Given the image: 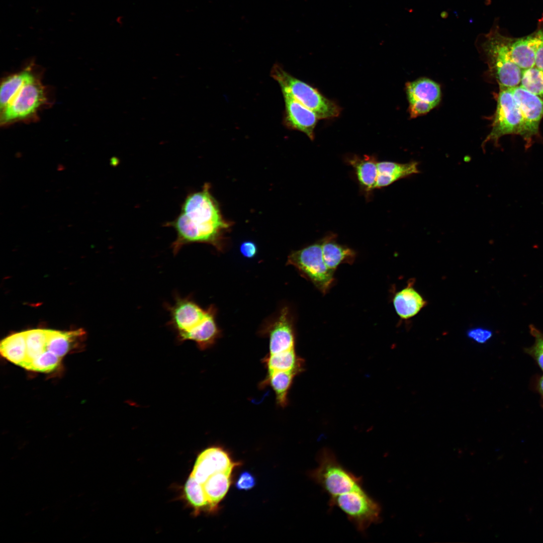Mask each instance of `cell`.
Returning <instances> with one entry per match:
<instances>
[{
    "instance_id": "18",
    "label": "cell",
    "mask_w": 543,
    "mask_h": 543,
    "mask_svg": "<svg viewBox=\"0 0 543 543\" xmlns=\"http://www.w3.org/2000/svg\"><path fill=\"white\" fill-rule=\"evenodd\" d=\"M393 302L397 314L404 319L414 316L426 305V301L411 285L397 292Z\"/></svg>"
},
{
    "instance_id": "12",
    "label": "cell",
    "mask_w": 543,
    "mask_h": 543,
    "mask_svg": "<svg viewBox=\"0 0 543 543\" xmlns=\"http://www.w3.org/2000/svg\"><path fill=\"white\" fill-rule=\"evenodd\" d=\"M238 465V463L232 462L228 454L221 447H210L198 455L190 476L202 484L214 473Z\"/></svg>"
},
{
    "instance_id": "29",
    "label": "cell",
    "mask_w": 543,
    "mask_h": 543,
    "mask_svg": "<svg viewBox=\"0 0 543 543\" xmlns=\"http://www.w3.org/2000/svg\"><path fill=\"white\" fill-rule=\"evenodd\" d=\"M519 85L543 100V71L535 66L523 70Z\"/></svg>"
},
{
    "instance_id": "31",
    "label": "cell",
    "mask_w": 543,
    "mask_h": 543,
    "mask_svg": "<svg viewBox=\"0 0 543 543\" xmlns=\"http://www.w3.org/2000/svg\"><path fill=\"white\" fill-rule=\"evenodd\" d=\"M530 333L535 341L530 347L525 349L526 353L530 355L543 371V333L534 326H529Z\"/></svg>"
},
{
    "instance_id": "20",
    "label": "cell",
    "mask_w": 543,
    "mask_h": 543,
    "mask_svg": "<svg viewBox=\"0 0 543 543\" xmlns=\"http://www.w3.org/2000/svg\"><path fill=\"white\" fill-rule=\"evenodd\" d=\"M215 313L214 307L210 306L207 317L200 326L187 336L186 340L193 341L202 350L212 346L220 335V330L215 320Z\"/></svg>"
},
{
    "instance_id": "10",
    "label": "cell",
    "mask_w": 543,
    "mask_h": 543,
    "mask_svg": "<svg viewBox=\"0 0 543 543\" xmlns=\"http://www.w3.org/2000/svg\"><path fill=\"white\" fill-rule=\"evenodd\" d=\"M523 120L521 136L529 145L533 137L538 133L543 116V100L518 85L510 88Z\"/></svg>"
},
{
    "instance_id": "1",
    "label": "cell",
    "mask_w": 543,
    "mask_h": 543,
    "mask_svg": "<svg viewBox=\"0 0 543 543\" xmlns=\"http://www.w3.org/2000/svg\"><path fill=\"white\" fill-rule=\"evenodd\" d=\"M165 225L176 231L171 244L176 254L184 245L193 243H207L221 249L223 234L231 224L223 218L210 185L206 183L201 191L187 195L179 215Z\"/></svg>"
},
{
    "instance_id": "7",
    "label": "cell",
    "mask_w": 543,
    "mask_h": 543,
    "mask_svg": "<svg viewBox=\"0 0 543 543\" xmlns=\"http://www.w3.org/2000/svg\"><path fill=\"white\" fill-rule=\"evenodd\" d=\"M523 120L510 88L499 87L496 110L492 130L483 144L489 141L497 144L499 139L508 134L522 135Z\"/></svg>"
},
{
    "instance_id": "5",
    "label": "cell",
    "mask_w": 543,
    "mask_h": 543,
    "mask_svg": "<svg viewBox=\"0 0 543 543\" xmlns=\"http://www.w3.org/2000/svg\"><path fill=\"white\" fill-rule=\"evenodd\" d=\"M329 506L339 508L361 532L372 524L381 521L382 508L380 504L363 488L330 498Z\"/></svg>"
},
{
    "instance_id": "8",
    "label": "cell",
    "mask_w": 543,
    "mask_h": 543,
    "mask_svg": "<svg viewBox=\"0 0 543 543\" xmlns=\"http://www.w3.org/2000/svg\"><path fill=\"white\" fill-rule=\"evenodd\" d=\"M170 316L169 325L175 331L178 342L186 341L207 317L209 307L204 309L189 296L175 295L172 305L165 306Z\"/></svg>"
},
{
    "instance_id": "26",
    "label": "cell",
    "mask_w": 543,
    "mask_h": 543,
    "mask_svg": "<svg viewBox=\"0 0 543 543\" xmlns=\"http://www.w3.org/2000/svg\"><path fill=\"white\" fill-rule=\"evenodd\" d=\"M35 77L29 68L6 77L1 86V111L8 105L25 83Z\"/></svg>"
},
{
    "instance_id": "9",
    "label": "cell",
    "mask_w": 543,
    "mask_h": 543,
    "mask_svg": "<svg viewBox=\"0 0 543 543\" xmlns=\"http://www.w3.org/2000/svg\"><path fill=\"white\" fill-rule=\"evenodd\" d=\"M44 89L35 77L25 83L1 111V123L6 124L32 116L45 103Z\"/></svg>"
},
{
    "instance_id": "24",
    "label": "cell",
    "mask_w": 543,
    "mask_h": 543,
    "mask_svg": "<svg viewBox=\"0 0 543 543\" xmlns=\"http://www.w3.org/2000/svg\"><path fill=\"white\" fill-rule=\"evenodd\" d=\"M0 351L8 360L23 367L26 358L25 331L12 334L4 339L1 343Z\"/></svg>"
},
{
    "instance_id": "4",
    "label": "cell",
    "mask_w": 543,
    "mask_h": 543,
    "mask_svg": "<svg viewBox=\"0 0 543 543\" xmlns=\"http://www.w3.org/2000/svg\"><path fill=\"white\" fill-rule=\"evenodd\" d=\"M270 75L279 83L283 93L290 95L314 112L319 119H329L339 115L340 108L334 103L314 87L292 76L280 65H274Z\"/></svg>"
},
{
    "instance_id": "13",
    "label": "cell",
    "mask_w": 543,
    "mask_h": 543,
    "mask_svg": "<svg viewBox=\"0 0 543 543\" xmlns=\"http://www.w3.org/2000/svg\"><path fill=\"white\" fill-rule=\"evenodd\" d=\"M285 103L284 122L290 129L300 131L313 140L319 119L316 114L287 93H283Z\"/></svg>"
},
{
    "instance_id": "35",
    "label": "cell",
    "mask_w": 543,
    "mask_h": 543,
    "mask_svg": "<svg viewBox=\"0 0 543 543\" xmlns=\"http://www.w3.org/2000/svg\"><path fill=\"white\" fill-rule=\"evenodd\" d=\"M240 249L241 253L246 257H253L257 252L256 245L251 241H245L242 243Z\"/></svg>"
},
{
    "instance_id": "23",
    "label": "cell",
    "mask_w": 543,
    "mask_h": 543,
    "mask_svg": "<svg viewBox=\"0 0 543 543\" xmlns=\"http://www.w3.org/2000/svg\"><path fill=\"white\" fill-rule=\"evenodd\" d=\"M263 363L267 369L268 373L288 371L298 374L303 370L304 361L296 355L293 348L276 354H269L263 358Z\"/></svg>"
},
{
    "instance_id": "17",
    "label": "cell",
    "mask_w": 543,
    "mask_h": 543,
    "mask_svg": "<svg viewBox=\"0 0 543 543\" xmlns=\"http://www.w3.org/2000/svg\"><path fill=\"white\" fill-rule=\"evenodd\" d=\"M334 234H330L321 239L323 257L329 269L334 272L341 263H352L355 258V251L344 245L338 243Z\"/></svg>"
},
{
    "instance_id": "3",
    "label": "cell",
    "mask_w": 543,
    "mask_h": 543,
    "mask_svg": "<svg viewBox=\"0 0 543 543\" xmlns=\"http://www.w3.org/2000/svg\"><path fill=\"white\" fill-rule=\"evenodd\" d=\"M509 39L494 30L486 36L482 49L499 87L512 88L519 85L522 70L512 60Z\"/></svg>"
},
{
    "instance_id": "28",
    "label": "cell",
    "mask_w": 543,
    "mask_h": 543,
    "mask_svg": "<svg viewBox=\"0 0 543 543\" xmlns=\"http://www.w3.org/2000/svg\"><path fill=\"white\" fill-rule=\"evenodd\" d=\"M26 358L23 367L28 369L31 363L46 351L48 329H31L25 331Z\"/></svg>"
},
{
    "instance_id": "30",
    "label": "cell",
    "mask_w": 543,
    "mask_h": 543,
    "mask_svg": "<svg viewBox=\"0 0 543 543\" xmlns=\"http://www.w3.org/2000/svg\"><path fill=\"white\" fill-rule=\"evenodd\" d=\"M61 358L51 352L46 351L34 359L27 370L40 372H50L59 365Z\"/></svg>"
},
{
    "instance_id": "27",
    "label": "cell",
    "mask_w": 543,
    "mask_h": 543,
    "mask_svg": "<svg viewBox=\"0 0 543 543\" xmlns=\"http://www.w3.org/2000/svg\"><path fill=\"white\" fill-rule=\"evenodd\" d=\"M185 498L193 508L194 515L202 511L212 512L202 485L192 476H189L184 488Z\"/></svg>"
},
{
    "instance_id": "14",
    "label": "cell",
    "mask_w": 543,
    "mask_h": 543,
    "mask_svg": "<svg viewBox=\"0 0 543 543\" xmlns=\"http://www.w3.org/2000/svg\"><path fill=\"white\" fill-rule=\"evenodd\" d=\"M269 339V354L294 348L295 334L289 309H282L278 317L264 329Z\"/></svg>"
},
{
    "instance_id": "2",
    "label": "cell",
    "mask_w": 543,
    "mask_h": 543,
    "mask_svg": "<svg viewBox=\"0 0 543 543\" xmlns=\"http://www.w3.org/2000/svg\"><path fill=\"white\" fill-rule=\"evenodd\" d=\"M318 467L309 476L330 496V498L363 487L361 477L345 469L338 461L334 452L328 448L320 450Z\"/></svg>"
},
{
    "instance_id": "19",
    "label": "cell",
    "mask_w": 543,
    "mask_h": 543,
    "mask_svg": "<svg viewBox=\"0 0 543 543\" xmlns=\"http://www.w3.org/2000/svg\"><path fill=\"white\" fill-rule=\"evenodd\" d=\"M234 467L219 472L210 476L202 484L204 493L212 511L227 494L230 484L231 476Z\"/></svg>"
},
{
    "instance_id": "6",
    "label": "cell",
    "mask_w": 543,
    "mask_h": 543,
    "mask_svg": "<svg viewBox=\"0 0 543 543\" xmlns=\"http://www.w3.org/2000/svg\"><path fill=\"white\" fill-rule=\"evenodd\" d=\"M288 263L296 268L323 294L330 289L334 282V272L325 264L321 240L289 255Z\"/></svg>"
},
{
    "instance_id": "16",
    "label": "cell",
    "mask_w": 543,
    "mask_h": 543,
    "mask_svg": "<svg viewBox=\"0 0 543 543\" xmlns=\"http://www.w3.org/2000/svg\"><path fill=\"white\" fill-rule=\"evenodd\" d=\"M378 175L375 189L391 185L400 179L419 173L418 162L412 161L405 163L392 161L378 163Z\"/></svg>"
},
{
    "instance_id": "34",
    "label": "cell",
    "mask_w": 543,
    "mask_h": 543,
    "mask_svg": "<svg viewBox=\"0 0 543 543\" xmlns=\"http://www.w3.org/2000/svg\"><path fill=\"white\" fill-rule=\"evenodd\" d=\"M537 32L539 41L536 51L535 66L543 71V25Z\"/></svg>"
},
{
    "instance_id": "22",
    "label": "cell",
    "mask_w": 543,
    "mask_h": 543,
    "mask_svg": "<svg viewBox=\"0 0 543 543\" xmlns=\"http://www.w3.org/2000/svg\"><path fill=\"white\" fill-rule=\"evenodd\" d=\"M84 334L81 329L60 331L48 329L46 350L61 358L72 348L73 344Z\"/></svg>"
},
{
    "instance_id": "25",
    "label": "cell",
    "mask_w": 543,
    "mask_h": 543,
    "mask_svg": "<svg viewBox=\"0 0 543 543\" xmlns=\"http://www.w3.org/2000/svg\"><path fill=\"white\" fill-rule=\"evenodd\" d=\"M296 375L295 373L288 371L269 373L261 383L260 386H270L275 393L278 405L284 407L288 403V392Z\"/></svg>"
},
{
    "instance_id": "36",
    "label": "cell",
    "mask_w": 543,
    "mask_h": 543,
    "mask_svg": "<svg viewBox=\"0 0 543 543\" xmlns=\"http://www.w3.org/2000/svg\"><path fill=\"white\" fill-rule=\"evenodd\" d=\"M536 389L540 396L541 405L543 407V375L538 379L537 382Z\"/></svg>"
},
{
    "instance_id": "11",
    "label": "cell",
    "mask_w": 543,
    "mask_h": 543,
    "mask_svg": "<svg viewBox=\"0 0 543 543\" xmlns=\"http://www.w3.org/2000/svg\"><path fill=\"white\" fill-rule=\"evenodd\" d=\"M411 118H415L429 112L439 102L441 91L439 85L426 78L409 82L406 85Z\"/></svg>"
},
{
    "instance_id": "15",
    "label": "cell",
    "mask_w": 543,
    "mask_h": 543,
    "mask_svg": "<svg viewBox=\"0 0 543 543\" xmlns=\"http://www.w3.org/2000/svg\"><path fill=\"white\" fill-rule=\"evenodd\" d=\"M539 38L537 31L517 39L509 38V48L512 61L522 70L535 66V57Z\"/></svg>"
},
{
    "instance_id": "32",
    "label": "cell",
    "mask_w": 543,
    "mask_h": 543,
    "mask_svg": "<svg viewBox=\"0 0 543 543\" xmlns=\"http://www.w3.org/2000/svg\"><path fill=\"white\" fill-rule=\"evenodd\" d=\"M256 484L254 476L248 471L241 473L235 483L236 488L239 490L247 491L253 488Z\"/></svg>"
},
{
    "instance_id": "33",
    "label": "cell",
    "mask_w": 543,
    "mask_h": 543,
    "mask_svg": "<svg viewBox=\"0 0 543 543\" xmlns=\"http://www.w3.org/2000/svg\"><path fill=\"white\" fill-rule=\"evenodd\" d=\"M492 332L483 328H475L469 330L467 332L469 338L474 341L483 344L487 342L492 336Z\"/></svg>"
},
{
    "instance_id": "21",
    "label": "cell",
    "mask_w": 543,
    "mask_h": 543,
    "mask_svg": "<svg viewBox=\"0 0 543 543\" xmlns=\"http://www.w3.org/2000/svg\"><path fill=\"white\" fill-rule=\"evenodd\" d=\"M354 169L360 185L367 192L375 189L378 175V163L375 157L353 156L348 160Z\"/></svg>"
}]
</instances>
